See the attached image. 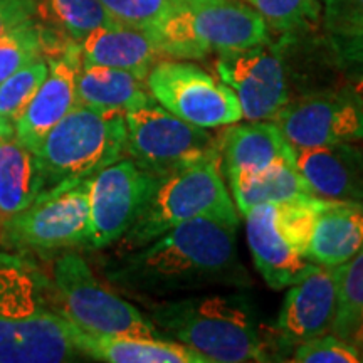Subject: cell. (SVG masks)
Here are the masks:
<instances>
[{"label": "cell", "instance_id": "23", "mask_svg": "<svg viewBox=\"0 0 363 363\" xmlns=\"http://www.w3.org/2000/svg\"><path fill=\"white\" fill-rule=\"evenodd\" d=\"M76 101L96 110L130 111L147 106L152 98L145 79L128 71L98 65H81L76 78Z\"/></svg>", "mask_w": 363, "mask_h": 363}, {"label": "cell", "instance_id": "19", "mask_svg": "<svg viewBox=\"0 0 363 363\" xmlns=\"http://www.w3.org/2000/svg\"><path fill=\"white\" fill-rule=\"evenodd\" d=\"M81 355L108 363H211L206 357L174 340L143 335L88 333L72 325Z\"/></svg>", "mask_w": 363, "mask_h": 363}, {"label": "cell", "instance_id": "12", "mask_svg": "<svg viewBox=\"0 0 363 363\" xmlns=\"http://www.w3.org/2000/svg\"><path fill=\"white\" fill-rule=\"evenodd\" d=\"M216 71L238 96L244 120H272L289 101L283 59L271 40L244 51L219 54Z\"/></svg>", "mask_w": 363, "mask_h": 363}, {"label": "cell", "instance_id": "2", "mask_svg": "<svg viewBox=\"0 0 363 363\" xmlns=\"http://www.w3.org/2000/svg\"><path fill=\"white\" fill-rule=\"evenodd\" d=\"M81 355L72 323L49 303L45 281L0 251V363H61Z\"/></svg>", "mask_w": 363, "mask_h": 363}, {"label": "cell", "instance_id": "16", "mask_svg": "<svg viewBox=\"0 0 363 363\" xmlns=\"http://www.w3.org/2000/svg\"><path fill=\"white\" fill-rule=\"evenodd\" d=\"M220 170L227 182L276 165H294V148L272 120L234 123L220 136Z\"/></svg>", "mask_w": 363, "mask_h": 363}, {"label": "cell", "instance_id": "4", "mask_svg": "<svg viewBox=\"0 0 363 363\" xmlns=\"http://www.w3.org/2000/svg\"><path fill=\"white\" fill-rule=\"evenodd\" d=\"M152 35L162 54L202 59L269 43V26L242 0H177Z\"/></svg>", "mask_w": 363, "mask_h": 363}, {"label": "cell", "instance_id": "9", "mask_svg": "<svg viewBox=\"0 0 363 363\" xmlns=\"http://www.w3.org/2000/svg\"><path fill=\"white\" fill-rule=\"evenodd\" d=\"M89 179L44 190L29 207L2 222V240L11 247L56 251L88 244Z\"/></svg>", "mask_w": 363, "mask_h": 363}, {"label": "cell", "instance_id": "22", "mask_svg": "<svg viewBox=\"0 0 363 363\" xmlns=\"http://www.w3.org/2000/svg\"><path fill=\"white\" fill-rule=\"evenodd\" d=\"M43 190L34 150L19 142L16 133L0 131V224L29 207Z\"/></svg>", "mask_w": 363, "mask_h": 363}, {"label": "cell", "instance_id": "10", "mask_svg": "<svg viewBox=\"0 0 363 363\" xmlns=\"http://www.w3.org/2000/svg\"><path fill=\"white\" fill-rule=\"evenodd\" d=\"M145 83L162 108L187 123L216 130L242 120L234 91L192 62H157Z\"/></svg>", "mask_w": 363, "mask_h": 363}, {"label": "cell", "instance_id": "15", "mask_svg": "<svg viewBox=\"0 0 363 363\" xmlns=\"http://www.w3.org/2000/svg\"><path fill=\"white\" fill-rule=\"evenodd\" d=\"M48 62V76L16 123L17 140L34 152L44 136L78 104L76 78L83 65L79 44L69 43Z\"/></svg>", "mask_w": 363, "mask_h": 363}, {"label": "cell", "instance_id": "3", "mask_svg": "<svg viewBox=\"0 0 363 363\" xmlns=\"http://www.w3.org/2000/svg\"><path fill=\"white\" fill-rule=\"evenodd\" d=\"M153 325L208 362H267L256 318L242 294H190L152 308Z\"/></svg>", "mask_w": 363, "mask_h": 363}, {"label": "cell", "instance_id": "33", "mask_svg": "<svg viewBox=\"0 0 363 363\" xmlns=\"http://www.w3.org/2000/svg\"><path fill=\"white\" fill-rule=\"evenodd\" d=\"M331 44L345 69L363 81V29L343 35H331Z\"/></svg>", "mask_w": 363, "mask_h": 363}, {"label": "cell", "instance_id": "28", "mask_svg": "<svg viewBox=\"0 0 363 363\" xmlns=\"http://www.w3.org/2000/svg\"><path fill=\"white\" fill-rule=\"evenodd\" d=\"M44 54V27L38 19L0 38V83Z\"/></svg>", "mask_w": 363, "mask_h": 363}, {"label": "cell", "instance_id": "35", "mask_svg": "<svg viewBox=\"0 0 363 363\" xmlns=\"http://www.w3.org/2000/svg\"><path fill=\"white\" fill-rule=\"evenodd\" d=\"M355 343L358 345V347L362 348L363 350V326H362V330H360V333L357 335V338H355Z\"/></svg>", "mask_w": 363, "mask_h": 363}, {"label": "cell", "instance_id": "1", "mask_svg": "<svg viewBox=\"0 0 363 363\" xmlns=\"http://www.w3.org/2000/svg\"><path fill=\"white\" fill-rule=\"evenodd\" d=\"M238 225L194 219L131 251L110 278L140 296L174 299L214 288L251 286L238 252Z\"/></svg>", "mask_w": 363, "mask_h": 363}, {"label": "cell", "instance_id": "18", "mask_svg": "<svg viewBox=\"0 0 363 363\" xmlns=\"http://www.w3.org/2000/svg\"><path fill=\"white\" fill-rule=\"evenodd\" d=\"M294 162L313 192L333 201L363 202V145L294 148Z\"/></svg>", "mask_w": 363, "mask_h": 363}, {"label": "cell", "instance_id": "11", "mask_svg": "<svg viewBox=\"0 0 363 363\" xmlns=\"http://www.w3.org/2000/svg\"><path fill=\"white\" fill-rule=\"evenodd\" d=\"M157 180L128 157L91 177L88 246L103 249L123 238L147 206Z\"/></svg>", "mask_w": 363, "mask_h": 363}, {"label": "cell", "instance_id": "30", "mask_svg": "<svg viewBox=\"0 0 363 363\" xmlns=\"http://www.w3.org/2000/svg\"><path fill=\"white\" fill-rule=\"evenodd\" d=\"M118 24L148 30L150 34L174 11L177 0H99Z\"/></svg>", "mask_w": 363, "mask_h": 363}, {"label": "cell", "instance_id": "7", "mask_svg": "<svg viewBox=\"0 0 363 363\" xmlns=\"http://www.w3.org/2000/svg\"><path fill=\"white\" fill-rule=\"evenodd\" d=\"M126 155L155 179L206 160H219L220 136L180 120L157 101L125 113Z\"/></svg>", "mask_w": 363, "mask_h": 363}, {"label": "cell", "instance_id": "29", "mask_svg": "<svg viewBox=\"0 0 363 363\" xmlns=\"http://www.w3.org/2000/svg\"><path fill=\"white\" fill-rule=\"evenodd\" d=\"M274 29L289 30L305 27L320 13V0H242Z\"/></svg>", "mask_w": 363, "mask_h": 363}, {"label": "cell", "instance_id": "31", "mask_svg": "<svg viewBox=\"0 0 363 363\" xmlns=\"http://www.w3.org/2000/svg\"><path fill=\"white\" fill-rule=\"evenodd\" d=\"M291 362L299 363H360L363 350L357 343L337 337L320 335L294 345Z\"/></svg>", "mask_w": 363, "mask_h": 363}, {"label": "cell", "instance_id": "20", "mask_svg": "<svg viewBox=\"0 0 363 363\" xmlns=\"http://www.w3.org/2000/svg\"><path fill=\"white\" fill-rule=\"evenodd\" d=\"M83 65H98L128 71L136 78L147 74L162 56L155 38L148 30L113 24L94 30L79 43Z\"/></svg>", "mask_w": 363, "mask_h": 363}, {"label": "cell", "instance_id": "26", "mask_svg": "<svg viewBox=\"0 0 363 363\" xmlns=\"http://www.w3.org/2000/svg\"><path fill=\"white\" fill-rule=\"evenodd\" d=\"M363 326V249L350 261L338 266L337 313L331 333L355 343Z\"/></svg>", "mask_w": 363, "mask_h": 363}, {"label": "cell", "instance_id": "6", "mask_svg": "<svg viewBox=\"0 0 363 363\" xmlns=\"http://www.w3.org/2000/svg\"><path fill=\"white\" fill-rule=\"evenodd\" d=\"M35 155L44 190L89 179L126 155L125 113L76 104L44 136Z\"/></svg>", "mask_w": 363, "mask_h": 363}, {"label": "cell", "instance_id": "34", "mask_svg": "<svg viewBox=\"0 0 363 363\" xmlns=\"http://www.w3.org/2000/svg\"><path fill=\"white\" fill-rule=\"evenodd\" d=\"M38 16L39 0H0V38Z\"/></svg>", "mask_w": 363, "mask_h": 363}, {"label": "cell", "instance_id": "8", "mask_svg": "<svg viewBox=\"0 0 363 363\" xmlns=\"http://www.w3.org/2000/svg\"><path fill=\"white\" fill-rule=\"evenodd\" d=\"M52 291L56 308L76 328L99 335L158 337L153 321L104 288L78 252H65L54 261Z\"/></svg>", "mask_w": 363, "mask_h": 363}, {"label": "cell", "instance_id": "5", "mask_svg": "<svg viewBox=\"0 0 363 363\" xmlns=\"http://www.w3.org/2000/svg\"><path fill=\"white\" fill-rule=\"evenodd\" d=\"M194 219L239 224L238 208L220 174L219 160L194 163L158 179L142 214L120 240L128 251H136Z\"/></svg>", "mask_w": 363, "mask_h": 363}, {"label": "cell", "instance_id": "32", "mask_svg": "<svg viewBox=\"0 0 363 363\" xmlns=\"http://www.w3.org/2000/svg\"><path fill=\"white\" fill-rule=\"evenodd\" d=\"M325 26L331 35H343L363 29V0H320Z\"/></svg>", "mask_w": 363, "mask_h": 363}, {"label": "cell", "instance_id": "14", "mask_svg": "<svg viewBox=\"0 0 363 363\" xmlns=\"http://www.w3.org/2000/svg\"><path fill=\"white\" fill-rule=\"evenodd\" d=\"M338 267L315 264L291 284L281 306L276 333L288 345H298L331 331L337 313Z\"/></svg>", "mask_w": 363, "mask_h": 363}, {"label": "cell", "instance_id": "24", "mask_svg": "<svg viewBox=\"0 0 363 363\" xmlns=\"http://www.w3.org/2000/svg\"><path fill=\"white\" fill-rule=\"evenodd\" d=\"M230 195L240 216L264 203H283L316 195L294 165H276L259 174L242 175L229 182Z\"/></svg>", "mask_w": 363, "mask_h": 363}, {"label": "cell", "instance_id": "13", "mask_svg": "<svg viewBox=\"0 0 363 363\" xmlns=\"http://www.w3.org/2000/svg\"><path fill=\"white\" fill-rule=\"evenodd\" d=\"M272 121L293 148L363 143V101L350 93L313 94L288 101Z\"/></svg>", "mask_w": 363, "mask_h": 363}, {"label": "cell", "instance_id": "27", "mask_svg": "<svg viewBox=\"0 0 363 363\" xmlns=\"http://www.w3.org/2000/svg\"><path fill=\"white\" fill-rule=\"evenodd\" d=\"M48 71V59L39 57L0 83V131L16 133L17 120L43 84Z\"/></svg>", "mask_w": 363, "mask_h": 363}, {"label": "cell", "instance_id": "21", "mask_svg": "<svg viewBox=\"0 0 363 363\" xmlns=\"http://www.w3.org/2000/svg\"><path fill=\"white\" fill-rule=\"evenodd\" d=\"M363 249V202L333 201L316 217L308 261L318 266L338 267Z\"/></svg>", "mask_w": 363, "mask_h": 363}, {"label": "cell", "instance_id": "25", "mask_svg": "<svg viewBox=\"0 0 363 363\" xmlns=\"http://www.w3.org/2000/svg\"><path fill=\"white\" fill-rule=\"evenodd\" d=\"M39 12L57 33L78 44L94 30L118 24L99 0H39Z\"/></svg>", "mask_w": 363, "mask_h": 363}, {"label": "cell", "instance_id": "17", "mask_svg": "<svg viewBox=\"0 0 363 363\" xmlns=\"http://www.w3.org/2000/svg\"><path fill=\"white\" fill-rule=\"evenodd\" d=\"M242 217L246 219L247 244L254 266L269 288H289L315 266L281 233L274 203L252 207Z\"/></svg>", "mask_w": 363, "mask_h": 363}]
</instances>
